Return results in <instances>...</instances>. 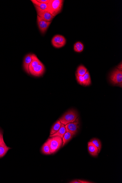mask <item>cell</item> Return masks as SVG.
<instances>
[{
	"label": "cell",
	"mask_w": 122,
	"mask_h": 183,
	"mask_svg": "<svg viewBox=\"0 0 122 183\" xmlns=\"http://www.w3.org/2000/svg\"><path fill=\"white\" fill-rule=\"evenodd\" d=\"M63 0H50L48 4V9L47 11L52 16L55 17L61 12L62 9Z\"/></svg>",
	"instance_id": "obj_1"
},
{
	"label": "cell",
	"mask_w": 122,
	"mask_h": 183,
	"mask_svg": "<svg viewBox=\"0 0 122 183\" xmlns=\"http://www.w3.org/2000/svg\"><path fill=\"white\" fill-rule=\"evenodd\" d=\"M46 141L47 142L51 154L57 152L62 145L63 141L62 138L59 136L50 137Z\"/></svg>",
	"instance_id": "obj_2"
},
{
	"label": "cell",
	"mask_w": 122,
	"mask_h": 183,
	"mask_svg": "<svg viewBox=\"0 0 122 183\" xmlns=\"http://www.w3.org/2000/svg\"><path fill=\"white\" fill-rule=\"evenodd\" d=\"M78 117L77 112L74 110H70L65 113L61 118L59 120L61 124L66 125L69 123L74 122Z\"/></svg>",
	"instance_id": "obj_3"
},
{
	"label": "cell",
	"mask_w": 122,
	"mask_h": 183,
	"mask_svg": "<svg viewBox=\"0 0 122 183\" xmlns=\"http://www.w3.org/2000/svg\"><path fill=\"white\" fill-rule=\"evenodd\" d=\"M110 80L112 84L122 87V71L116 68L110 75Z\"/></svg>",
	"instance_id": "obj_4"
},
{
	"label": "cell",
	"mask_w": 122,
	"mask_h": 183,
	"mask_svg": "<svg viewBox=\"0 0 122 183\" xmlns=\"http://www.w3.org/2000/svg\"><path fill=\"white\" fill-rule=\"evenodd\" d=\"M66 40L65 37L61 35H56L52 40V43L54 47L59 48L63 47L66 44Z\"/></svg>",
	"instance_id": "obj_5"
},
{
	"label": "cell",
	"mask_w": 122,
	"mask_h": 183,
	"mask_svg": "<svg viewBox=\"0 0 122 183\" xmlns=\"http://www.w3.org/2000/svg\"><path fill=\"white\" fill-rule=\"evenodd\" d=\"M36 10L37 16L40 17L43 20L46 22H51L55 17L52 16L47 10H43L39 7L34 5Z\"/></svg>",
	"instance_id": "obj_6"
},
{
	"label": "cell",
	"mask_w": 122,
	"mask_h": 183,
	"mask_svg": "<svg viewBox=\"0 0 122 183\" xmlns=\"http://www.w3.org/2000/svg\"><path fill=\"white\" fill-rule=\"evenodd\" d=\"M37 23L40 32L44 34L48 28L51 22H46L43 20L40 17L37 16Z\"/></svg>",
	"instance_id": "obj_7"
},
{
	"label": "cell",
	"mask_w": 122,
	"mask_h": 183,
	"mask_svg": "<svg viewBox=\"0 0 122 183\" xmlns=\"http://www.w3.org/2000/svg\"><path fill=\"white\" fill-rule=\"evenodd\" d=\"M65 128H66V131L71 132L75 135L78 131L79 129V118L74 122L69 123V124L65 125Z\"/></svg>",
	"instance_id": "obj_8"
},
{
	"label": "cell",
	"mask_w": 122,
	"mask_h": 183,
	"mask_svg": "<svg viewBox=\"0 0 122 183\" xmlns=\"http://www.w3.org/2000/svg\"><path fill=\"white\" fill-rule=\"evenodd\" d=\"M45 71V66L41 62L40 64L37 65V66L33 68L31 70H29L30 74H31L34 76H37L39 77L43 75Z\"/></svg>",
	"instance_id": "obj_9"
},
{
	"label": "cell",
	"mask_w": 122,
	"mask_h": 183,
	"mask_svg": "<svg viewBox=\"0 0 122 183\" xmlns=\"http://www.w3.org/2000/svg\"><path fill=\"white\" fill-rule=\"evenodd\" d=\"M33 54L30 53L26 55L24 58L23 67L24 70L28 74L30 75L29 67L30 63H31L32 61V57Z\"/></svg>",
	"instance_id": "obj_10"
},
{
	"label": "cell",
	"mask_w": 122,
	"mask_h": 183,
	"mask_svg": "<svg viewBox=\"0 0 122 183\" xmlns=\"http://www.w3.org/2000/svg\"><path fill=\"white\" fill-rule=\"evenodd\" d=\"M88 149L90 154L94 156H97L100 152L95 145L91 141L88 143Z\"/></svg>",
	"instance_id": "obj_11"
},
{
	"label": "cell",
	"mask_w": 122,
	"mask_h": 183,
	"mask_svg": "<svg viewBox=\"0 0 122 183\" xmlns=\"http://www.w3.org/2000/svg\"><path fill=\"white\" fill-rule=\"evenodd\" d=\"M41 62L37 56L35 54H33L32 57V61L31 63H30L29 67V71L37 66Z\"/></svg>",
	"instance_id": "obj_12"
},
{
	"label": "cell",
	"mask_w": 122,
	"mask_h": 183,
	"mask_svg": "<svg viewBox=\"0 0 122 183\" xmlns=\"http://www.w3.org/2000/svg\"><path fill=\"white\" fill-rule=\"evenodd\" d=\"M66 132V128H65V125L61 124V128H60L58 131L56 133L52 135H50V137H54V136H59L62 138Z\"/></svg>",
	"instance_id": "obj_13"
},
{
	"label": "cell",
	"mask_w": 122,
	"mask_h": 183,
	"mask_svg": "<svg viewBox=\"0 0 122 183\" xmlns=\"http://www.w3.org/2000/svg\"><path fill=\"white\" fill-rule=\"evenodd\" d=\"M74 135V134L71 132L66 131V133L65 134L62 138L63 143L62 147L64 146L67 143H68L70 140L72 139Z\"/></svg>",
	"instance_id": "obj_14"
},
{
	"label": "cell",
	"mask_w": 122,
	"mask_h": 183,
	"mask_svg": "<svg viewBox=\"0 0 122 183\" xmlns=\"http://www.w3.org/2000/svg\"><path fill=\"white\" fill-rule=\"evenodd\" d=\"M11 148L7 147L5 142L2 144L0 146V158H2L6 154L8 151Z\"/></svg>",
	"instance_id": "obj_15"
},
{
	"label": "cell",
	"mask_w": 122,
	"mask_h": 183,
	"mask_svg": "<svg viewBox=\"0 0 122 183\" xmlns=\"http://www.w3.org/2000/svg\"><path fill=\"white\" fill-rule=\"evenodd\" d=\"M61 121L59 120L57 121V122L52 127L51 130H50V135L56 133L61 128Z\"/></svg>",
	"instance_id": "obj_16"
},
{
	"label": "cell",
	"mask_w": 122,
	"mask_h": 183,
	"mask_svg": "<svg viewBox=\"0 0 122 183\" xmlns=\"http://www.w3.org/2000/svg\"><path fill=\"white\" fill-rule=\"evenodd\" d=\"M31 1L33 4L34 5H36L43 10H47L48 4L39 2L37 1V0H31Z\"/></svg>",
	"instance_id": "obj_17"
},
{
	"label": "cell",
	"mask_w": 122,
	"mask_h": 183,
	"mask_svg": "<svg viewBox=\"0 0 122 183\" xmlns=\"http://www.w3.org/2000/svg\"><path fill=\"white\" fill-rule=\"evenodd\" d=\"M83 44L80 42H77L74 45V49L75 52H81L83 51L84 49Z\"/></svg>",
	"instance_id": "obj_18"
},
{
	"label": "cell",
	"mask_w": 122,
	"mask_h": 183,
	"mask_svg": "<svg viewBox=\"0 0 122 183\" xmlns=\"http://www.w3.org/2000/svg\"><path fill=\"white\" fill-rule=\"evenodd\" d=\"M87 71V69L83 65H80L78 68L76 74L78 75L83 76Z\"/></svg>",
	"instance_id": "obj_19"
},
{
	"label": "cell",
	"mask_w": 122,
	"mask_h": 183,
	"mask_svg": "<svg viewBox=\"0 0 122 183\" xmlns=\"http://www.w3.org/2000/svg\"><path fill=\"white\" fill-rule=\"evenodd\" d=\"M41 152L43 154L46 155L51 154L50 153V147L49 146L47 142L45 143L42 147L41 149Z\"/></svg>",
	"instance_id": "obj_20"
},
{
	"label": "cell",
	"mask_w": 122,
	"mask_h": 183,
	"mask_svg": "<svg viewBox=\"0 0 122 183\" xmlns=\"http://www.w3.org/2000/svg\"><path fill=\"white\" fill-rule=\"evenodd\" d=\"M90 141L94 145H95V146L97 147L99 152H100L101 149V147H102V145L99 140L96 138H93Z\"/></svg>",
	"instance_id": "obj_21"
},
{
	"label": "cell",
	"mask_w": 122,
	"mask_h": 183,
	"mask_svg": "<svg viewBox=\"0 0 122 183\" xmlns=\"http://www.w3.org/2000/svg\"><path fill=\"white\" fill-rule=\"evenodd\" d=\"M84 81H85L86 86H89L91 84V79L89 72L87 71L86 73L83 75Z\"/></svg>",
	"instance_id": "obj_22"
},
{
	"label": "cell",
	"mask_w": 122,
	"mask_h": 183,
	"mask_svg": "<svg viewBox=\"0 0 122 183\" xmlns=\"http://www.w3.org/2000/svg\"><path fill=\"white\" fill-rule=\"evenodd\" d=\"M76 77L77 81L81 85L86 86L85 81H84L83 76L78 75L76 74Z\"/></svg>",
	"instance_id": "obj_23"
},
{
	"label": "cell",
	"mask_w": 122,
	"mask_h": 183,
	"mask_svg": "<svg viewBox=\"0 0 122 183\" xmlns=\"http://www.w3.org/2000/svg\"><path fill=\"white\" fill-rule=\"evenodd\" d=\"M37 1L39 2L48 4L50 2V0H37Z\"/></svg>",
	"instance_id": "obj_24"
},
{
	"label": "cell",
	"mask_w": 122,
	"mask_h": 183,
	"mask_svg": "<svg viewBox=\"0 0 122 183\" xmlns=\"http://www.w3.org/2000/svg\"><path fill=\"white\" fill-rule=\"evenodd\" d=\"M4 141L3 135L1 137H0V146L1 145Z\"/></svg>",
	"instance_id": "obj_25"
},
{
	"label": "cell",
	"mask_w": 122,
	"mask_h": 183,
	"mask_svg": "<svg viewBox=\"0 0 122 183\" xmlns=\"http://www.w3.org/2000/svg\"><path fill=\"white\" fill-rule=\"evenodd\" d=\"M117 68L119 69V70H122V63H121L120 65L119 64V66L117 67Z\"/></svg>",
	"instance_id": "obj_26"
},
{
	"label": "cell",
	"mask_w": 122,
	"mask_h": 183,
	"mask_svg": "<svg viewBox=\"0 0 122 183\" xmlns=\"http://www.w3.org/2000/svg\"><path fill=\"white\" fill-rule=\"evenodd\" d=\"M70 183H81L79 181H77L76 180H74L70 182Z\"/></svg>",
	"instance_id": "obj_27"
},
{
	"label": "cell",
	"mask_w": 122,
	"mask_h": 183,
	"mask_svg": "<svg viewBox=\"0 0 122 183\" xmlns=\"http://www.w3.org/2000/svg\"><path fill=\"white\" fill-rule=\"evenodd\" d=\"M79 181L80 182H81V183H93V182H89V181H82V180H79Z\"/></svg>",
	"instance_id": "obj_28"
},
{
	"label": "cell",
	"mask_w": 122,
	"mask_h": 183,
	"mask_svg": "<svg viewBox=\"0 0 122 183\" xmlns=\"http://www.w3.org/2000/svg\"><path fill=\"white\" fill-rule=\"evenodd\" d=\"M2 135H3V132L0 129V137Z\"/></svg>",
	"instance_id": "obj_29"
}]
</instances>
